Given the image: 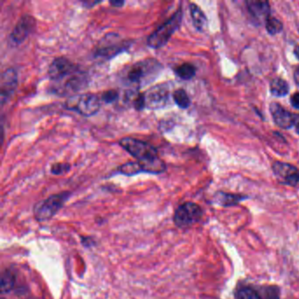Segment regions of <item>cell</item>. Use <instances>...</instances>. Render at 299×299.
I'll list each match as a JSON object with an SVG mask.
<instances>
[{
	"label": "cell",
	"mask_w": 299,
	"mask_h": 299,
	"mask_svg": "<svg viewBox=\"0 0 299 299\" xmlns=\"http://www.w3.org/2000/svg\"><path fill=\"white\" fill-rule=\"evenodd\" d=\"M64 106L67 110L76 111L82 116H93L100 110L101 99L92 93L76 94L67 99Z\"/></svg>",
	"instance_id": "3957f363"
},
{
	"label": "cell",
	"mask_w": 299,
	"mask_h": 299,
	"mask_svg": "<svg viewBox=\"0 0 299 299\" xmlns=\"http://www.w3.org/2000/svg\"><path fill=\"white\" fill-rule=\"evenodd\" d=\"M269 89L273 96L281 98L287 95L290 90V86L287 82L284 80L283 78H275L270 82Z\"/></svg>",
	"instance_id": "ac0fdd59"
},
{
	"label": "cell",
	"mask_w": 299,
	"mask_h": 299,
	"mask_svg": "<svg viewBox=\"0 0 299 299\" xmlns=\"http://www.w3.org/2000/svg\"><path fill=\"white\" fill-rule=\"evenodd\" d=\"M183 20V10L180 7L171 18L154 31L147 39V45L154 49L162 48L167 44L171 36L179 28Z\"/></svg>",
	"instance_id": "7a4b0ae2"
},
{
	"label": "cell",
	"mask_w": 299,
	"mask_h": 299,
	"mask_svg": "<svg viewBox=\"0 0 299 299\" xmlns=\"http://www.w3.org/2000/svg\"><path fill=\"white\" fill-rule=\"evenodd\" d=\"M80 71L77 64L67 57H55L48 67V75L52 81L60 82Z\"/></svg>",
	"instance_id": "ba28073f"
},
{
	"label": "cell",
	"mask_w": 299,
	"mask_h": 299,
	"mask_svg": "<svg viewBox=\"0 0 299 299\" xmlns=\"http://www.w3.org/2000/svg\"><path fill=\"white\" fill-rule=\"evenodd\" d=\"M57 83H59L60 84H58L57 87L54 88L55 93L59 94L61 96H66L69 94L78 92L79 90H84V88L87 87L88 81H87V77L84 75V73L78 71L74 75L65 78L64 82H57Z\"/></svg>",
	"instance_id": "8fae6325"
},
{
	"label": "cell",
	"mask_w": 299,
	"mask_h": 299,
	"mask_svg": "<svg viewBox=\"0 0 299 299\" xmlns=\"http://www.w3.org/2000/svg\"><path fill=\"white\" fill-rule=\"evenodd\" d=\"M119 97H120L119 91H117L116 90H109L103 93L100 99L106 104H113L119 99Z\"/></svg>",
	"instance_id": "4316f807"
},
{
	"label": "cell",
	"mask_w": 299,
	"mask_h": 299,
	"mask_svg": "<svg viewBox=\"0 0 299 299\" xmlns=\"http://www.w3.org/2000/svg\"><path fill=\"white\" fill-rule=\"evenodd\" d=\"M36 20L33 16L25 14L18 20L17 24L13 28L10 39L16 45L21 44L27 39L35 29Z\"/></svg>",
	"instance_id": "4fadbf2b"
},
{
	"label": "cell",
	"mask_w": 299,
	"mask_h": 299,
	"mask_svg": "<svg viewBox=\"0 0 299 299\" xmlns=\"http://www.w3.org/2000/svg\"><path fill=\"white\" fill-rule=\"evenodd\" d=\"M119 144L123 150L137 159L138 162H144L159 156L156 147L147 141H141L136 138H121Z\"/></svg>",
	"instance_id": "8992f818"
},
{
	"label": "cell",
	"mask_w": 299,
	"mask_h": 299,
	"mask_svg": "<svg viewBox=\"0 0 299 299\" xmlns=\"http://www.w3.org/2000/svg\"><path fill=\"white\" fill-rule=\"evenodd\" d=\"M265 27H266L267 32L270 35H275L277 33H281L284 28V25L277 18L270 16L265 22Z\"/></svg>",
	"instance_id": "d4e9b609"
},
{
	"label": "cell",
	"mask_w": 299,
	"mask_h": 299,
	"mask_svg": "<svg viewBox=\"0 0 299 299\" xmlns=\"http://www.w3.org/2000/svg\"><path fill=\"white\" fill-rule=\"evenodd\" d=\"M290 104L292 107L295 108L296 110H299V92L294 93L293 95L290 98Z\"/></svg>",
	"instance_id": "83f0119b"
},
{
	"label": "cell",
	"mask_w": 299,
	"mask_h": 299,
	"mask_svg": "<svg viewBox=\"0 0 299 299\" xmlns=\"http://www.w3.org/2000/svg\"><path fill=\"white\" fill-rule=\"evenodd\" d=\"M173 99L177 106L182 109H187L191 105V99L185 90L177 89L173 93Z\"/></svg>",
	"instance_id": "603a6c76"
},
{
	"label": "cell",
	"mask_w": 299,
	"mask_h": 299,
	"mask_svg": "<svg viewBox=\"0 0 299 299\" xmlns=\"http://www.w3.org/2000/svg\"><path fill=\"white\" fill-rule=\"evenodd\" d=\"M248 198V196L241 194H233L228 192H218L215 195L214 202L218 203V205L223 207H234L241 201Z\"/></svg>",
	"instance_id": "2e32d148"
},
{
	"label": "cell",
	"mask_w": 299,
	"mask_h": 299,
	"mask_svg": "<svg viewBox=\"0 0 299 299\" xmlns=\"http://www.w3.org/2000/svg\"><path fill=\"white\" fill-rule=\"evenodd\" d=\"M237 299H263L256 286L242 285L235 291Z\"/></svg>",
	"instance_id": "d6986e66"
},
{
	"label": "cell",
	"mask_w": 299,
	"mask_h": 299,
	"mask_svg": "<svg viewBox=\"0 0 299 299\" xmlns=\"http://www.w3.org/2000/svg\"><path fill=\"white\" fill-rule=\"evenodd\" d=\"M190 12L195 28L199 32L204 31L207 26V18L204 12L198 5L194 3L190 4Z\"/></svg>",
	"instance_id": "e0dca14e"
},
{
	"label": "cell",
	"mask_w": 299,
	"mask_h": 299,
	"mask_svg": "<svg viewBox=\"0 0 299 299\" xmlns=\"http://www.w3.org/2000/svg\"><path fill=\"white\" fill-rule=\"evenodd\" d=\"M70 167L71 165L69 164V162H55L51 166L50 172L55 176H61L69 172Z\"/></svg>",
	"instance_id": "484cf974"
},
{
	"label": "cell",
	"mask_w": 299,
	"mask_h": 299,
	"mask_svg": "<svg viewBox=\"0 0 299 299\" xmlns=\"http://www.w3.org/2000/svg\"><path fill=\"white\" fill-rule=\"evenodd\" d=\"M118 171L125 176L132 177V176H135L137 174L142 173V169H141L140 162H130L120 165V167H118Z\"/></svg>",
	"instance_id": "44dd1931"
},
{
	"label": "cell",
	"mask_w": 299,
	"mask_h": 299,
	"mask_svg": "<svg viewBox=\"0 0 299 299\" xmlns=\"http://www.w3.org/2000/svg\"><path fill=\"white\" fill-rule=\"evenodd\" d=\"M130 47V42H127L120 37L118 33H106L99 41L94 55L104 59H111Z\"/></svg>",
	"instance_id": "5b68a950"
},
{
	"label": "cell",
	"mask_w": 299,
	"mask_h": 299,
	"mask_svg": "<svg viewBox=\"0 0 299 299\" xmlns=\"http://www.w3.org/2000/svg\"><path fill=\"white\" fill-rule=\"evenodd\" d=\"M294 54L296 57V59L299 60V45L296 46L294 48Z\"/></svg>",
	"instance_id": "4dcf8cb0"
},
{
	"label": "cell",
	"mask_w": 299,
	"mask_h": 299,
	"mask_svg": "<svg viewBox=\"0 0 299 299\" xmlns=\"http://www.w3.org/2000/svg\"><path fill=\"white\" fill-rule=\"evenodd\" d=\"M269 111L273 120L280 128L290 129L296 125V116L283 107L280 104L273 102L269 105Z\"/></svg>",
	"instance_id": "5bb4252c"
},
{
	"label": "cell",
	"mask_w": 299,
	"mask_h": 299,
	"mask_svg": "<svg viewBox=\"0 0 299 299\" xmlns=\"http://www.w3.org/2000/svg\"><path fill=\"white\" fill-rule=\"evenodd\" d=\"M162 69L163 66L158 60L155 58H147L133 64L127 69L125 79L127 84H131L136 89H141V87L154 81Z\"/></svg>",
	"instance_id": "6da1fadb"
},
{
	"label": "cell",
	"mask_w": 299,
	"mask_h": 299,
	"mask_svg": "<svg viewBox=\"0 0 299 299\" xmlns=\"http://www.w3.org/2000/svg\"><path fill=\"white\" fill-rule=\"evenodd\" d=\"M15 284V275L13 273L9 270H6L2 275L1 279V291L2 293H7L10 290H12V288Z\"/></svg>",
	"instance_id": "cb8c5ba5"
},
{
	"label": "cell",
	"mask_w": 299,
	"mask_h": 299,
	"mask_svg": "<svg viewBox=\"0 0 299 299\" xmlns=\"http://www.w3.org/2000/svg\"><path fill=\"white\" fill-rule=\"evenodd\" d=\"M174 71H175V74L181 79L190 80L194 78L197 69L192 63H185L176 67Z\"/></svg>",
	"instance_id": "ffe728a7"
},
{
	"label": "cell",
	"mask_w": 299,
	"mask_h": 299,
	"mask_svg": "<svg viewBox=\"0 0 299 299\" xmlns=\"http://www.w3.org/2000/svg\"><path fill=\"white\" fill-rule=\"evenodd\" d=\"M145 108L150 110H157L167 105L170 92L164 84H156L150 87V89L144 92Z\"/></svg>",
	"instance_id": "9c48e42d"
},
{
	"label": "cell",
	"mask_w": 299,
	"mask_h": 299,
	"mask_svg": "<svg viewBox=\"0 0 299 299\" xmlns=\"http://www.w3.org/2000/svg\"><path fill=\"white\" fill-rule=\"evenodd\" d=\"M69 196L70 192H63L51 195L46 199L38 202L33 207V214L36 220L45 222L51 219L63 208Z\"/></svg>",
	"instance_id": "277c9868"
},
{
	"label": "cell",
	"mask_w": 299,
	"mask_h": 299,
	"mask_svg": "<svg viewBox=\"0 0 299 299\" xmlns=\"http://www.w3.org/2000/svg\"><path fill=\"white\" fill-rule=\"evenodd\" d=\"M273 173L280 183L285 185L295 186L299 183V170L296 166L284 162H275L272 164Z\"/></svg>",
	"instance_id": "30bf717a"
},
{
	"label": "cell",
	"mask_w": 299,
	"mask_h": 299,
	"mask_svg": "<svg viewBox=\"0 0 299 299\" xmlns=\"http://www.w3.org/2000/svg\"><path fill=\"white\" fill-rule=\"evenodd\" d=\"M294 80L296 85L299 87V67H297L294 72Z\"/></svg>",
	"instance_id": "f546056e"
},
{
	"label": "cell",
	"mask_w": 299,
	"mask_h": 299,
	"mask_svg": "<svg viewBox=\"0 0 299 299\" xmlns=\"http://www.w3.org/2000/svg\"><path fill=\"white\" fill-rule=\"evenodd\" d=\"M203 210L198 203L185 202L180 204L174 213L173 220L177 228H187L200 221Z\"/></svg>",
	"instance_id": "52a82bcc"
},
{
	"label": "cell",
	"mask_w": 299,
	"mask_h": 299,
	"mask_svg": "<svg viewBox=\"0 0 299 299\" xmlns=\"http://www.w3.org/2000/svg\"><path fill=\"white\" fill-rule=\"evenodd\" d=\"M296 131H297V133H298L299 135V117L298 118L296 117Z\"/></svg>",
	"instance_id": "1f68e13d"
},
{
	"label": "cell",
	"mask_w": 299,
	"mask_h": 299,
	"mask_svg": "<svg viewBox=\"0 0 299 299\" xmlns=\"http://www.w3.org/2000/svg\"><path fill=\"white\" fill-rule=\"evenodd\" d=\"M263 299H280V289L275 285L256 286Z\"/></svg>",
	"instance_id": "7402d4cb"
},
{
	"label": "cell",
	"mask_w": 299,
	"mask_h": 299,
	"mask_svg": "<svg viewBox=\"0 0 299 299\" xmlns=\"http://www.w3.org/2000/svg\"><path fill=\"white\" fill-rule=\"evenodd\" d=\"M246 5L249 14L254 21H256V23H261L263 21L266 22L267 20L271 16V8L268 1L249 0L246 2Z\"/></svg>",
	"instance_id": "9a60e30c"
},
{
	"label": "cell",
	"mask_w": 299,
	"mask_h": 299,
	"mask_svg": "<svg viewBox=\"0 0 299 299\" xmlns=\"http://www.w3.org/2000/svg\"><path fill=\"white\" fill-rule=\"evenodd\" d=\"M18 86V73L12 68L6 69L2 72L0 78V100L1 105L4 106L11 97L15 92Z\"/></svg>",
	"instance_id": "7c38bea8"
},
{
	"label": "cell",
	"mask_w": 299,
	"mask_h": 299,
	"mask_svg": "<svg viewBox=\"0 0 299 299\" xmlns=\"http://www.w3.org/2000/svg\"><path fill=\"white\" fill-rule=\"evenodd\" d=\"M109 4L114 7H122L125 5L124 1H120V0H114V1H110Z\"/></svg>",
	"instance_id": "f1b7e54d"
}]
</instances>
